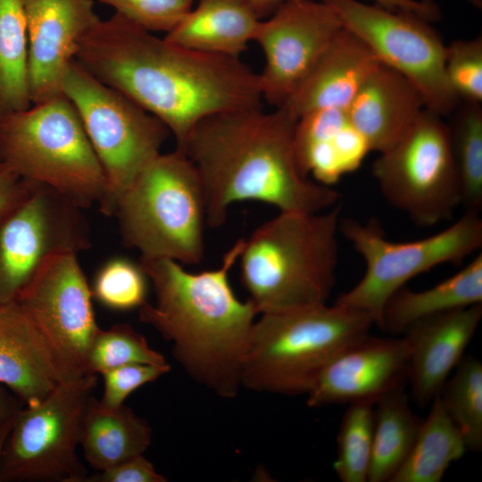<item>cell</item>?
Returning <instances> with one entry per match:
<instances>
[{
    "label": "cell",
    "mask_w": 482,
    "mask_h": 482,
    "mask_svg": "<svg viewBox=\"0 0 482 482\" xmlns=\"http://www.w3.org/2000/svg\"><path fill=\"white\" fill-rule=\"evenodd\" d=\"M75 61L159 119L176 148L204 119L263 102L258 73L240 57L182 47L117 13L91 29Z\"/></svg>",
    "instance_id": "obj_1"
},
{
    "label": "cell",
    "mask_w": 482,
    "mask_h": 482,
    "mask_svg": "<svg viewBox=\"0 0 482 482\" xmlns=\"http://www.w3.org/2000/svg\"><path fill=\"white\" fill-rule=\"evenodd\" d=\"M296 120L262 105L210 116L188 134L182 151L204 194L206 224L220 228L232 204L257 201L280 212L315 213L337 204L339 194L301 171L294 149Z\"/></svg>",
    "instance_id": "obj_2"
},
{
    "label": "cell",
    "mask_w": 482,
    "mask_h": 482,
    "mask_svg": "<svg viewBox=\"0 0 482 482\" xmlns=\"http://www.w3.org/2000/svg\"><path fill=\"white\" fill-rule=\"evenodd\" d=\"M245 238L223 254L220 265L193 273L168 258H140L151 283L154 304L139 308V320L172 343L174 358L195 380L222 397L241 386L242 363L258 314L251 300L240 301L229 283Z\"/></svg>",
    "instance_id": "obj_3"
},
{
    "label": "cell",
    "mask_w": 482,
    "mask_h": 482,
    "mask_svg": "<svg viewBox=\"0 0 482 482\" xmlns=\"http://www.w3.org/2000/svg\"><path fill=\"white\" fill-rule=\"evenodd\" d=\"M340 208L279 212L244 240L240 280L258 313L327 303L336 284Z\"/></svg>",
    "instance_id": "obj_4"
},
{
    "label": "cell",
    "mask_w": 482,
    "mask_h": 482,
    "mask_svg": "<svg viewBox=\"0 0 482 482\" xmlns=\"http://www.w3.org/2000/svg\"><path fill=\"white\" fill-rule=\"evenodd\" d=\"M373 318L335 303L262 313L253 325L241 385L287 395H308L344 349L370 334Z\"/></svg>",
    "instance_id": "obj_5"
},
{
    "label": "cell",
    "mask_w": 482,
    "mask_h": 482,
    "mask_svg": "<svg viewBox=\"0 0 482 482\" xmlns=\"http://www.w3.org/2000/svg\"><path fill=\"white\" fill-rule=\"evenodd\" d=\"M113 216L122 242L140 258L198 264L204 256V189L195 166L179 149L159 154L135 177Z\"/></svg>",
    "instance_id": "obj_6"
},
{
    "label": "cell",
    "mask_w": 482,
    "mask_h": 482,
    "mask_svg": "<svg viewBox=\"0 0 482 482\" xmlns=\"http://www.w3.org/2000/svg\"><path fill=\"white\" fill-rule=\"evenodd\" d=\"M0 161L21 179L51 187L81 208L106 182L72 103L63 95L0 118Z\"/></svg>",
    "instance_id": "obj_7"
},
{
    "label": "cell",
    "mask_w": 482,
    "mask_h": 482,
    "mask_svg": "<svg viewBox=\"0 0 482 482\" xmlns=\"http://www.w3.org/2000/svg\"><path fill=\"white\" fill-rule=\"evenodd\" d=\"M62 92L79 113L104 174L100 212L113 216L121 193L162 153L171 134L159 119L75 60L64 73Z\"/></svg>",
    "instance_id": "obj_8"
},
{
    "label": "cell",
    "mask_w": 482,
    "mask_h": 482,
    "mask_svg": "<svg viewBox=\"0 0 482 482\" xmlns=\"http://www.w3.org/2000/svg\"><path fill=\"white\" fill-rule=\"evenodd\" d=\"M339 232L365 262L360 281L335 302L370 314L380 324L387 300L416 276L445 263H459L482 247V219L465 212L454 223L430 237L391 241L377 220L362 223L340 219Z\"/></svg>",
    "instance_id": "obj_9"
},
{
    "label": "cell",
    "mask_w": 482,
    "mask_h": 482,
    "mask_svg": "<svg viewBox=\"0 0 482 482\" xmlns=\"http://www.w3.org/2000/svg\"><path fill=\"white\" fill-rule=\"evenodd\" d=\"M97 375L61 383L40 403L13 416L0 460V482H81L78 455L82 417Z\"/></svg>",
    "instance_id": "obj_10"
},
{
    "label": "cell",
    "mask_w": 482,
    "mask_h": 482,
    "mask_svg": "<svg viewBox=\"0 0 482 482\" xmlns=\"http://www.w3.org/2000/svg\"><path fill=\"white\" fill-rule=\"evenodd\" d=\"M372 175L385 199L422 227L450 218L461 204L448 125L426 108L395 145L379 153Z\"/></svg>",
    "instance_id": "obj_11"
},
{
    "label": "cell",
    "mask_w": 482,
    "mask_h": 482,
    "mask_svg": "<svg viewBox=\"0 0 482 482\" xmlns=\"http://www.w3.org/2000/svg\"><path fill=\"white\" fill-rule=\"evenodd\" d=\"M26 181L0 214V306L15 302L53 257L91 247L84 209L49 186Z\"/></svg>",
    "instance_id": "obj_12"
},
{
    "label": "cell",
    "mask_w": 482,
    "mask_h": 482,
    "mask_svg": "<svg viewBox=\"0 0 482 482\" xmlns=\"http://www.w3.org/2000/svg\"><path fill=\"white\" fill-rule=\"evenodd\" d=\"M322 1L344 29L417 88L426 109L442 117L455 111L460 101L445 76L446 46L429 21L411 12L358 0Z\"/></svg>",
    "instance_id": "obj_13"
},
{
    "label": "cell",
    "mask_w": 482,
    "mask_h": 482,
    "mask_svg": "<svg viewBox=\"0 0 482 482\" xmlns=\"http://www.w3.org/2000/svg\"><path fill=\"white\" fill-rule=\"evenodd\" d=\"M343 26L328 4L287 0L261 20L253 42L264 55L258 73L262 101L280 107L301 86Z\"/></svg>",
    "instance_id": "obj_14"
},
{
    "label": "cell",
    "mask_w": 482,
    "mask_h": 482,
    "mask_svg": "<svg viewBox=\"0 0 482 482\" xmlns=\"http://www.w3.org/2000/svg\"><path fill=\"white\" fill-rule=\"evenodd\" d=\"M77 255L53 257L16 300L74 378L88 374L89 349L101 328Z\"/></svg>",
    "instance_id": "obj_15"
},
{
    "label": "cell",
    "mask_w": 482,
    "mask_h": 482,
    "mask_svg": "<svg viewBox=\"0 0 482 482\" xmlns=\"http://www.w3.org/2000/svg\"><path fill=\"white\" fill-rule=\"evenodd\" d=\"M32 104L62 95L64 73L101 21L93 0H23Z\"/></svg>",
    "instance_id": "obj_16"
},
{
    "label": "cell",
    "mask_w": 482,
    "mask_h": 482,
    "mask_svg": "<svg viewBox=\"0 0 482 482\" xmlns=\"http://www.w3.org/2000/svg\"><path fill=\"white\" fill-rule=\"evenodd\" d=\"M410 345L407 338L370 334L344 349L326 367L307 395L310 407L374 403L408 382Z\"/></svg>",
    "instance_id": "obj_17"
},
{
    "label": "cell",
    "mask_w": 482,
    "mask_h": 482,
    "mask_svg": "<svg viewBox=\"0 0 482 482\" xmlns=\"http://www.w3.org/2000/svg\"><path fill=\"white\" fill-rule=\"evenodd\" d=\"M75 378L18 303L0 306V384L24 405Z\"/></svg>",
    "instance_id": "obj_18"
},
{
    "label": "cell",
    "mask_w": 482,
    "mask_h": 482,
    "mask_svg": "<svg viewBox=\"0 0 482 482\" xmlns=\"http://www.w3.org/2000/svg\"><path fill=\"white\" fill-rule=\"evenodd\" d=\"M482 318V303L419 320L404 334L410 345L408 382L414 401L425 406L437 396L464 357Z\"/></svg>",
    "instance_id": "obj_19"
},
{
    "label": "cell",
    "mask_w": 482,
    "mask_h": 482,
    "mask_svg": "<svg viewBox=\"0 0 482 482\" xmlns=\"http://www.w3.org/2000/svg\"><path fill=\"white\" fill-rule=\"evenodd\" d=\"M424 109L417 88L380 62L365 79L346 112L370 152L382 153L407 132Z\"/></svg>",
    "instance_id": "obj_20"
},
{
    "label": "cell",
    "mask_w": 482,
    "mask_h": 482,
    "mask_svg": "<svg viewBox=\"0 0 482 482\" xmlns=\"http://www.w3.org/2000/svg\"><path fill=\"white\" fill-rule=\"evenodd\" d=\"M294 149L303 175L331 187L361 166L370 152L351 123L346 109L325 108L300 116Z\"/></svg>",
    "instance_id": "obj_21"
},
{
    "label": "cell",
    "mask_w": 482,
    "mask_h": 482,
    "mask_svg": "<svg viewBox=\"0 0 482 482\" xmlns=\"http://www.w3.org/2000/svg\"><path fill=\"white\" fill-rule=\"evenodd\" d=\"M380 62L361 39L343 29L305 80L278 108L295 120L318 109H346Z\"/></svg>",
    "instance_id": "obj_22"
},
{
    "label": "cell",
    "mask_w": 482,
    "mask_h": 482,
    "mask_svg": "<svg viewBox=\"0 0 482 482\" xmlns=\"http://www.w3.org/2000/svg\"><path fill=\"white\" fill-rule=\"evenodd\" d=\"M261 20L240 0H198L164 38L197 52L240 57L253 42Z\"/></svg>",
    "instance_id": "obj_23"
},
{
    "label": "cell",
    "mask_w": 482,
    "mask_h": 482,
    "mask_svg": "<svg viewBox=\"0 0 482 482\" xmlns=\"http://www.w3.org/2000/svg\"><path fill=\"white\" fill-rule=\"evenodd\" d=\"M151 440L148 422L131 408H110L91 396L81 420L79 447L95 471L142 455Z\"/></svg>",
    "instance_id": "obj_24"
},
{
    "label": "cell",
    "mask_w": 482,
    "mask_h": 482,
    "mask_svg": "<svg viewBox=\"0 0 482 482\" xmlns=\"http://www.w3.org/2000/svg\"><path fill=\"white\" fill-rule=\"evenodd\" d=\"M482 303V253L460 271L421 291L397 290L385 304L380 324L384 331L403 334L415 322Z\"/></svg>",
    "instance_id": "obj_25"
},
{
    "label": "cell",
    "mask_w": 482,
    "mask_h": 482,
    "mask_svg": "<svg viewBox=\"0 0 482 482\" xmlns=\"http://www.w3.org/2000/svg\"><path fill=\"white\" fill-rule=\"evenodd\" d=\"M430 403L411 451L390 482H439L468 450L439 396Z\"/></svg>",
    "instance_id": "obj_26"
},
{
    "label": "cell",
    "mask_w": 482,
    "mask_h": 482,
    "mask_svg": "<svg viewBox=\"0 0 482 482\" xmlns=\"http://www.w3.org/2000/svg\"><path fill=\"white\" fill-rule=\"evenodd\" d=\"M421 422L411 409L404 386L375 403L369 482H390L411 451Z\"/></svg>",
    "instance_id": "obj_27"
},
{
    "label": "cell",
    "mask_w": 482,
    "mask_h": 482,
    "mask_svg": "<svg viewBox=\"0 0 482 482\" xmlns=\"http://www.w3.org/2000/svg\"><path fill=\"white\" fill-rule=\"evenodd\" d=\"M31 104L23 0H0V118Z\"/></svg>",
    "instance_id": "obj_28"
},
{
    "label": "cell",
    "mask_w": 482,
    "mask_h": 482,
    "mask_svg": "<svg viewBox=\"0 0 482 482\" xmlns=\"http://www.w3.org/2000/svg\"><path fill=\"white\" fill-rule=\"evenodd\" d=\"M448 125L465 212L479 213L482 208V108L464 102Z\"/></svg>",
    "instance_id": "obj_29"
},
{
    "label": "cell",
    "mask_w": 482,
    "mask_h": 482,
    "mask_svg": "<svg viewBox=\"0 0 482 482\" xmlns=\"http://www.w3.org/2000/svg\"><path fill=\"white\" fill-rule=\"evenodd\" d=\"M446 412L462 435L468 450L482 449V364L464 356L438 395Z\"/></svg>",
    "instance_id": "obj_30"
},
{
    "label": "cell",
    "mask_w": 482,
    "mask_h": 482,
    "mask_svg": "<svg viewBox=\"0 0 482 482\" xmlns=\"http://www.w3.org/2000/svg\"><path fill=\"white\" fill-rule=\"evenodd\" d=\"M374 403H349L341 420L333 464L343 482H366L371 461Z\"/></svg>",
    "instance_id": "obj_31"
},
{
    "label": "cell",
    "mask_w": 482,
    "mask_h": 482,
    "mask_svg": "<svg viewBox=\"0 0 482 482\" xmlns=\"http://www.w3.org/2000/svg\"><path fill=\"white\" fill-rule=\"evenodd\" d=\"M130 363L163 365L166 362L130 325L119 323L107 329L100 328L89 349L87 373L101 375Z\"/></svg>",
    "instance_id": "obj_32"
},
{
    "label": "cell",
    "mask_w": 482,
    "mask_h": 482,
    "mask_svg": "<svg viewBox=\"0 0 482 482\" xmlns=\"http://www.w3.org/2000/svg\"><path fill=\"white\" fill-rule=\"evenodd\" d=\"M149 279L140 263L114 257L97 270L91 288L93 298L114 311L140 308L146 303Z\"/></svg>",
    "instance_id": "obj_33"
},
{
    "label": "cell",
    "mask_w": 482,
    "mask_h": 482,
    "mask_svg": "<svg viewBox=\"0 0 482 482\" xmlns=\"http://www.w3.org/2000/svg\"><path fill=\"white\" fill-rule=\"evenodd\" d=\"M445 76L463 102L482 101V37L455 40L446 46Z\"/></svg>",
    "instance_id": "obj_34"
},
{
    "label": "cell",
    "mask_w": 482,
    "mask_h": 482,
    "mask_svg": "<svg viewBox=\"0 0 482 482\" xmlns=\"http://www.w3.org/2000/svg\"><path fill=\"white\" fill-rule=\"evenodd\" d=\"M150 32H169L191 10L194 0H100Z\"/></svg>",
    "instance_id": "obj_35"
},
{
    "label": "cell",
    "mask_w": 482,
    "mask_h": 482,
    "mask_svg": "<svg viewBox=\"0 0 482 482\" xmlns=\"http://www.w3.org/2000/svg\"><path fill=\"white\" fill-rule=\"evenodd\" d=\"M170 370L167 363H130L106 370L101 374L104 378V392L99 400L107 407H119L124 404L127 397L136 389L156 380Z\"/></svg>",
    "instance_id": "obj_36"
},
{
    "label": "cell",
    "mask_w": 482,
    "mask_h": 482,
    "mask_svg": "<svg viewBox=\"0 0 482 482\" xmlns=\"http://www.w3.org/2000/svg\"><path fill=\"white\" fill-rule=\"evenodd\" d=\"M143 454L112 467L87 474L81 482H166Z\"/></svg>",
    "instance_id": "obj_37"
},
{
    "label": "cell",
    "mask_w": 482,
    "mask_h": 482,
    "mask_svg": "<svg viewBox=\"0 0 482 482\" xmlns=\"http://www.w3.org/2000/svg\"><path fill=\"white\" fill-rule=\"evenodd\" d=\"M376 4L393 11L411 12L428 21L440 19V11L433 0H374Z\"/></svg>",
    "instance_id": "obj_38"
},
{
    "label": "cell",
    "mask_w": 482,
    "mask_h": 482,
    "mask_svg": "<svg viewBox=\"0 0 482 482\" xmlns=\"http://www.w3.org/2000/svg\"><path fill=\"white\" fill-rule=\"evenodd\" d=\"M27 181L0 161V214L24 192Z\"/></svg>",
    "instance_id": "obj_39"
},
{
    "label": "cell",
    "mask_w": 482,
    "mask_h": 482,
    "mask_svg": "<svg viewBox=\"0 0 482 482\" xmlns=\"http://www.w3.org/2000/svg\"><path fill=\"white\" fill-rule=\"evenodd\" d=\"M23 403L0 384V428L23 406Z\"/></svg>",
    "instance_id": "obj_40"
},
{
    "label": "cell",
    "mask_w": 482,
    "mask_h": 482,
    "mask_svg": "<svg viewBox=\"0 0 482 482\" xmlns=\"http://www.w3.org/2000/svg\"><path fill=\"white\" fill-rule=\"evenodd\" d=\"M250 6L262 19L270 15L279 4L287 0H240Z\"/></svg>",
    "instance_id": "obj_41"
},
{
    "label": "cell",
    "mask_w": 482,
    "mask_h": 482,
    "mask_svg": "<svg viewBox=\"0 0 482 482\" xmlns=\"http://www.w3.org/2000/svg\"><path fill=\"white\" fill-rule=\"evenodd\" d=\"M12 420H10L6 424H4L0 428V460H1V456H2V453H3V450H4V444H5L7 436H8L9 431H10Z\"/></svg>",
    "instance_id": "obj_42"
}]
</instances>
